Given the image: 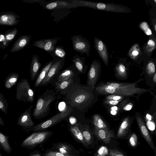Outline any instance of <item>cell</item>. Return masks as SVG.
Here are the masks:
<instances>
[{
	"mask_svg": "<svg viewBox=\"0 0 156 156\" xmlns=\"http://www.w3.org/2000/svg\"><path fill=\"white\" fill-rule=\"evenodd\" d=\"M63 96V100L67 105L83 112H86L94 98L93 90L81 83L74 85Z\"/></svg>",
	"mask_w": 156,
	"mask_h": 156,
	"instance_id": "6da1fadb",
	"label": "cell"
},
{
	"mask_svg": "<svg viewBox=\"0 0 156 156\" xmlns=\"http://www.w3.org/2000/svg\"><path fill=\"white\" fill-rule=\"evenodd\" d=\"M140 78L133 83L107 82L101 83L95 87V91L101 95L115 94L123 97H134L149 91L147 89L138 87L137 83L142 80Z\"/></svg>",
	"mask_w": 156,
	"mask_h": 156,
	"instance_id": "7a4b0ae2",
	"label": "cell"
},
{
	"mask_svg": "<svg viewBox=\"0 0 156 156\" xmlns=\"http://www.w3.org/2000/svg\"><path fill=\"white\" fill-rule=\"evenodd\" d=\"M56 98L54 90L51 89H47L37 99L33 112V117L35 119H40L48 115L49 114L50 104Z\"/></svg>",
	"mask_w": 156,
	"mask_h": 156,
	"instance_id": "3957f363",
	"label": "cell"
},
{
	"mask_svg": "<svg viewBox=\"0 0 156 156\" xmlns=\"http://www.w3.org/2000/svg\"><path fill=\"white\" fill-rule=\"evenodd\" d=\"M73 8L85 7L105 11L119 13H129L130 9L121 5L114 3H107L85 0H71Z\"/></svg>",
	"mask_w": 156,
	"mask_h": 156,
	"instance_id": "277c9868",
	"label": "cell"
},
{
	"mask_svg": "<svg viewBox=\"0 0 156 156\" xmlns=\"http://www.w3.org/2000/svg\"><path fill=\"white\" fill-rule=\"evenodd\" d=\"M73 110L72 108L67 105L65 109L61 112L48 119L35 125L29 129L28 132L30 131L36 132L45 130L67 118Z\"/></svg>",
	"mask_w": 156,
	"mask_h": 156,
	"instance_id": "5b68a950",
	"label": "cell"
},
{
	"mask_svg": "<svg viewBox=\"0 0 156 156\" xmlns=\"http://www.w3.org/2000/svg\"><path fill=\"white\" fill-rule=\"evenodd\" d=\"M52 133V131L49 130L34 132L22 142L21 146L26 149H33L38 145L46 141Z\"/></svg>",
	"mask_w": 156,
	"mask_h": 156,
	"instance_id": "8992f818",
	"label": "cell"
},
{
	"mask_svg": "<svg viewBox=\"0 0 156 156\" xmlns=\"http://www.w3.org/2000/svg\"><path fill=\"white\" fill-rule=\"evenodd\" d=\"M34 92L31 88L27 79H22L17 84L16 99L19 101L32 103L34 101Z\"/></svg>",
	"mask_w": 156,
	"mask_h": 156,
	"instance_id": "52a82bcc",
	"label": "cell"
},
{
	"mask_svg": "<svg viewBox=\"0 0 156 156\" xmlns=\"http://www.w3.org/2000/svg\"><path fill=\"white\" fill-rule=\"evenodd\" d=\"M65 64V58L58 57L53 59V62L47 74L39 87L52 84L55 77L63 68Z\"/></svg>",
	"mask_w": 156,
	"mask_h": 156,
	"instance_id": "ba28073f",
	"label": "cell"
},
{
	"mask_svg": "<svg viewBox=\"0 0 156 156\" xmlns=\"http://www.w3.org/2000/svg\"><path fill=\"white\" fill-rule=\"evenodd\" d=\"M101 69L100 63L97 60H94L90 65L87 73V79L86 85L92 90L95 89Z\"/></svg>",
	"mask_w": 156,
	"mask_h": 156,
	"instance_id": "9c48e42d",
	"label": "cell"
},
{
	"mask_svg": "<svg viewBox=\"0 0 156 156\" xmlns=\"http://www.w3.org/2000/svg\"><path fill=\"white\" fill-rule=\"evenodd\" d=\"M71 40L74 50L81 54H86L88 56L90 49L89 41L80 35L72 37Z\"/></svg>",
	"mask_w": 156,
	"mask_h": 156,
	"instance_id": "30bf717a",
	"label": "cell"
},
{
	"mask_svg": "<svg viewBox=\"0 0 156 156\" xmlns=\"http://www.w3.org/2000/svg\"><path fill=\"white\" fill-rule=\"evenodd\" d=\"M81 83L79 76L64 80L52 84L56 95L64 96L67 94L72 87L76 84Z\"/></svg>",
	"mask_w": 156,
	"mask_h": 156,
	"instance_id": "8fae6325",
	"label": "cell"
},
{
	"mask_svg": "<svg viewBox=\"0 0 156 156\" xmlns=\"http://www.w3.org/2000/svg\"><path fill=\"white\" fill-rule=\"evenodd\" d=\"M33 107V105H31L19 116L17 121V125L26 132H28L29 129L35 126L31 116Z\"/></svg>",
	"mask_w": 156,
	"mask_h": 156,
	"instance_id": "7c38bea8",
	"label": "cell"
},
{
	"mask_svg": "<svg viewBox=\"0 0 156 156\" xmlns=\"http://www.w3.org/2000/svg\"><path fill=\"white\" fill-rule=\"evenodd\" d=\"M62 38L41 39L36 41L33 43V45L42 49L49 53L51 55L53 53L55 45L58 41Z\"/></svg>",
	"mask_w": 156,
	"mask_h": 156,
	"instance_id": "4fadbf2b",
	"label": "cell"
},
{
	"mask_svg": "<svg viewBox=\"0 0 156 156\" xmlns=\"http://www.w3.org/2000/svg\"><path fill=\"white\" fill-rule=\"evenodd\" d=\"M79 73L72 65L60 71L55 78L52 84L64 80L79 77Z\"/></svg>",
	"mask_w": 156,
	"mask_h": 156,
	"instance_id": "5bb4252c",
	"label": "cell"
},
{
	"mask_svg": "<svg viewBox=\"0 0 156 156\" xmlns=\"http://www.w3.org/2000/svg\"><path fill=\"white\" fill-rule=\"evenodd\" d=\"M94 47L100 57L106 66L108 63V56L107 47L103 41L95 37L94 39Z\"/></svg>",
	"mask_w": 156,
	"mask_h": 156,
	"instance_id": "9a60e30c",
	"label": "cell"
},
{
	"mask_svg": "<svg viewBox=\"0 0 156 156\" xmlns=\"http://www.w3.org/2000/svg\"><path fill=\"white\" fill-rule=\"evenodd\" d=\"M136 118L139 127L144 138L151 147L155 151V146L143 120L139 115L136 114Z\"/></svg>",
	"mask_w": 156,
	"mask_h": 156,
	"instance_id": "2e32d148",
	"label": "cell"
},
{
	"mask_svg": "<svg viewBox=\"0 0 156 156\" xmlns=\"http://www.w3.org/2000/svg\"><path fill=\"white\" fill-rule=\"evenodd\" d=\"M68 126L69 131L75 139L77 142L81 143L84 146L87 147L88 145L83 137L80 127L79 123L73 124L69 123Z\"/></svg>",
	"mask_w": 156,
	"mask_h": 156,
	"instance_id": "e0dca14e",
	"label": "cell"
},
{
	"mask_svg": "<svg viewBox=\"0 0 156 156\" xmlns=\"http://www.w3.org/2000/svg\"><path fill=\"white\" fill-rule=\"evenodd\" d=\"M94 133L99 140L106 144L109 143L111 138L114 137L113 132L108 127L100 129H94Z\"/></svg>",
	"mask_w": 156,
	"mask_h": 156,
	"instance_id": "ac0fdd59",
	"label": "cell"
},
{
	"mask_svg": "<svg viewBox=\"0 0 156 156\" xmlns=\"http://www.w3.org/2000/svg\"><path fill=\"white\" fill-rule=\"evenodd\" d=\"M50 150L57 151L63 154H76V151L74 147L71 145L64 142L53 144Z\"/></svg>",
	"mask_w": 156,
	"mask_h": 156,
	"instance_id": "d6986e66",
	"label": "cell"
},
{
	"mask_svg": "<svg viewBox=\"0 0 156 156\" xmlns=\"http://www.w3.org/2000/svg\"><path fill=\"white\" fill-rule=\"evenodd\" d=\"M43 7L44 9L50 10L67 8H73L71 1H55L48 3Z\"/></svg>",
	"mask_w": 156,
	"mask_h": 156,
	"instance_id": "ffe728a7",
	"label": "cell"
},
{
	"mask_svg": "<svg viewBox=\"0 0 156 156\" xmlns=\"http://www.w3.org/2000/svg\"><path fill=\"white\" fill-rule=\"evenodd\" d=\"M31 38V36L28 35H24L20 36L14 44L11 52L18 51L23 49L28 44Z\"/></svg>",
	"mask_w": 156,
	"mask_h": 156,
	"instance_id": "44dd1931",
	"label": "cell"
},
{
	"mask_svg": "<svg viewBox=\"0 0 156 156\" xmlns=\"http://www.w3.org/2000/svg\"><path fill=\"white\" fill-rule=\"evenodd\" d=\"M19 20H17V16L12 13L0 14V25L14 26L17 24Z\"/></svg>",
	"mask_w": 156,
	"mask_h": 156,
	"instance_id": "7402d4cb",
	"label": "cell"
},
{
	"mask_svg": "<svg viewBox=\"0 0 156 156\" xmlns=\"http://www.w3.org/2000/svg\"><path fill=\"white\" fill-rule=\"evenodd\" d=\"M41 67V64L39 61L37 55H33L30 69L31 80L34 81Z\"/></svg>",
	"mask_w": 156,
	"mask_h": 156,
	"instance_id": "603a6c76",
	"label": "cell"
},
{
	"mask_svg": "<svg viewBox=\"0 0 156 156\" xmlns=\"http://www.w3.org/2000/svg\"><path fill=\"white\" fill-rule=\"evenodd\" d=\"M72 62V65L80 74L85 73L87 67L85 65V58L76 54L73 57Z\"/></svg>",
	"mask_w": 156,
	"mask_h": 156,
	"instance_id": "cb8c5ba5",
	"label": "cell"
},
{
	"mask_svg": "<svg viewBox=\"0 0 156 156\" xmlns=\"http://www.w3.org/2000/svg\"><path fill=\"white\" fill-rule=\"evenodd\" d=\"M53 62V60L46 63L38 73L34 83V87H39L40 85L45 77L48 71Z\"/></svg>",
	"mask_w": 156,
	"mask_h": 156,
	"instance_id": "d4e9b609",
	"label": "cell"
},
{
	"mask_svg": "<svg viewBox=\"0 0 156 156\" xmlns=\"http://www.w3.org/2000/svg\"><path fill=\"white\" fill-rule=\"evenodd\" d=\"M130 125V120L129 117H126L122 122L117 133L118 137H122L128 132Z\"/></svg>",
	"mask_w": 156,
	"mask_h": 156,
	"instance_id": "484cf974",
	"label": "cell"
},
{
	"mask_svg": "<svg viewBox=\"0 0 156 156\" xmlns=\"http://www.w3.org/2000/svg\"><path fill=\"white\" fill-rule=\"evenodd\" d=\"M80 129L86 142L88 145L91 144L93 142V137L91 132L87 125H83L79 123Z\"/></svg>",
	"mask_w": 156,
	"mask_h": 156,
	"instance_id": "4316f807",
	"label": "cell"
},
{
	"mask_svg": "<svg viewBox=\"0 0 156 156\" xmlns=\"http://www.w3.org/2000/svg\"><path fill=\"white\" fill-rule=\"evenodd\" d=\"M19 77L18 74L13 73L9 74L5 78L4 81L5 87L7 89L11 88L17 81Z\"/></svg>",
	"mask_w": 156,
	"mask_h": 156,
	"instance_id": "83f0119b",
	"label": "cell"
},
{
	"mask_svg": "<svg viewBox=\"0 0 156 156\" xmlns=\"http://www.w3.org/2000/svg\"><path fill=\"white\" fill-rule=\"evenodd\" d=\"M8 136L0 131V144L4 151L8 153H10L12 149L9 142Z\"/></svg>",
	"mask_w": 156,
	"mask_h": 156,
	"instance_id": "f1b7e54d",
	"label": "cell"
},
{
	"mask_svg": "<svg viewBox=\"0 0 156 156\" xmlns=\"http://www.w3.org/2000/svg\"><path fill=\"white\" fill-rule=\"evenodd\" d=\"M93 122L94 129H100L108 127L102 118L98 114H94L93 116Z\"/></svg>",
	"mask_w": 156,
	"mask_h": 156,
	"instance_id": "f546056e",
	"label": "cell"
},
{
	"mask_svg": "<svg viewBox=\"0 0 156 156\" xmlns=\"http://www.w3.org/2000/svg\"><path fill=\"white\" fill-rule=\"evenodd\" d=\"M18 33V30L16 28L6 31L4 35L3 44L5 45H7L13 39Z\"/></svg>",
	"mask_w": 156,
	"mask_h": 156,
	"instance_id": "4dcf8cb0",
	"label": "cell"
},
{
	"mask_svg": "<svg viewBox=\"0 0 156 156\" xmlns=\"http://www.w3.org/2000/svg\"><path fill=\"white\" fill-rule=\"evenodd\" d=\"M140 52V49L138 44L135 43L130 48L128 55L131 59H135L139 55Z\"/></svg>",
	"mask_w": 156,
	"mask_h": 156,
	"instance_id": "1f68e13d",
	"label": "cell"
},
{
	"mask_svg": "<svg viewBox=\"0 0 156 156\" xmlns=\"http://www.w3.org/2000/svg\"><path fill=\"white\" fill-rule=\"evenodd\" d=\"M66 53L62 46H55L54 50L51 56L54 58L57 57L64 58Z\"/></svg>",
	"mask_w": 156,
	"mask_h": 156,
	"instance_id": "d6a6232c",
	"label": "cell"
},
{
	"mask_svg": "<svg viewBox=\"0 0 156 156\" xmlns=\"http://www.w3.org/2000/svg\"><path fill=\"white\" fill-rule=\"evenodd\" d=\"M117 76L124 78L127 76V72L124 65L122 63L118 64L115 68Z\"/></svg>",
	"mask_w": 156,
	"mask_h": 156,
	"instance_id": "836d02e7",
	"label": "cell"
},
{
	"mask_svg": "<svg viewBox=\"0 0 156 156\" xmlns=\"http://www.w3.org/2000/svg\"><path fill=\"white\" fill-rule=\"evenodd\" d=\"M8 106L7 100L4 95L0 93V110L5 114H7Z\"/></svg>",
	"mask_w": 156,
	"mask_h": 156,
	"instance_id": "e575fe53",
	"label": "cell"
},
{
	"mask_svg": "<svg viewBox=\"0 0 156 156\" xmlns=\"http://www.w3.org/2000/svg\"><path fill=\"white\" fill-rule=\"evenodd\" d=\"M42 156H80L77 154H66L52 150H48L42 154Z\"/></svg>",
	"mask_w": 156,
	"mask_h": 156,
	"instance_id": "d590c367",
	"label": "cell"
},
{
	"mask_svg": "<svg viewBox=\"0 0 156 156\" xmlns=\"http://www.w3.org/2000/svg\"><path fill=\"white\" fill-rule=\"evenodd\" d=\"M139 26L140 28L143 31L146 35L151 36L152 35V30L147 22H142L140 23Z\"/></svg>",
	"mask_w": 156,
	"mask_h": 156,
	"instance_id": "8d00e7d4",
	"label": "cell"
},
{
	"mask_svg": "<svg viewBox=\"0 0 156 156\" xmlns=\"http://www.w3.org/2000/svg\"><path fill=\"white\" fill-rule=\"evenodd\" d=\"M146 71L147 74L150 76L153 75L155 73V66L154 62H149L146 66Z\"/></svg>",
	"mask_w": 156,
	"mask_h": 156,
	"instance_id": "74e56055",
	"label": "cell"
},
{
	"mask_svg": "<svg viewBox=\"0 0 156 156\" xmlns=\"http://www.w3.org/2000/svg\"><path fill=\"white\" fill-rule=\"evenodd\" d=\"M156 43L155 41L152 39H149L147 44L145 50L148 53L152 52L156 48Z\"/></svg>",
	"mask_w": 156,
	"mask_h": 156,
	"instance_id": "f35d334b",
	"label": "cell"
},
{
	"mask_svg": "<svg viewBox=\"0 0 156 156\" xmlns=\"http://www.w3.org/2000/svg\"><path fill=\"white\" fill-rule=\"evenodd\" d=\"M129 140V144L132 147H135L137 145V142L136 135L135 133H133L130 136Z\"/></svg>",
	"mask_w": 156,
	"mask_h": 156,
	"instance_id": "ab89813d",
	"label": "cell"
},
{
	"mask_svg": "<svg viewBox=\"0 0 156 156\" xmlns=\"http://www.w3.org/2000/svg\"><path fill=\"white\" fill-rule=\"evenodd\" d=\"M124 97L115 94H110L107 96L105 98V100H122L123 98Z\"/></svg>",
	"mask_w": 156,
	"mask_h": 156,
	"instance_id": "60d3db41",
	"label": "cell"
},
{
	"mask_svg": "<svg viewBox=\"0 0 156 156\" xmlns=\"http://www.w3.org/2000/svg\"><path fill=\"white\" fill-rule=\"evenodd\" d=\"M109 154L111 156H125L121 152L114 149H109Z\"/></svg>",
	"mask_w": 156,
	"mask_h": 156,
	"instance_id": "b9f144b4",
	"label": "cell"
},
{
	"mask_svg": "<svg viewBox=\"0 0 156 156\" xmlns=\"http://www.w3.org/2000/svg\"><path fill=\"white\" fill-rule=\"evenodd\" d=\"M122 100L115 101L112 100H105L104 103L105 104L110 105H115L118 104L120 101Z\"/></svg>",
	"mask_w": 156,
	"mask_h": 156,
	"instance_id": "7bdbcfd3",
	"label": "cell"
},
{
	"mask_svg": "<svg viewBox=\"0 0 156 156\" xmlns=\"http://www.w3.org/2000/svg\"><path fill=\"white\" fill-rule=\"evenodd\" d=\"M133 106V104L131 103H129L124 106L123 108V109L125 111H129L131 109Z\"/></svg>",
	"mask_w": 156,
	"mask_h": 156,
	"instance_id": "ee69618b",
	"label": "cell"
},
{
	"mask_svg": "<svg viewBox=\"0 0 156 156\" xmlns=\"http://www.w3.org/2000/svg\"><path fill=\"white\" fill-rule=\"evenodd\" d=\"M42 154L38 151H34L29 155V156H42Z\"/></svg>",
	"mask_w": 156,
	"mask_h": 156,
	"instance_id": "f6af8a7d",
	"label": "cell"
},
{
	"mask_svg": "<svg viewBox=\"0 0 156 156\" xmlns=\"http://www.w3.org/2000/svg\"><path fill=\"white\" fill-rule=\"evenodd\" d=\"M24 2L27 3H42L43 2L45 1V0H26L24 1Z\"/></svg>",
	"mask_w": 156,
	"mask_h": 156,
	"instance_id": "bcb514c9",
	"label": "cell"
},
{
	"mask_svg": "<svg viewBox=\"0 0 156 156\" xmlns=\"http://www.w3.org/2000/svg\"><path fill=\"white\" fill-rule=\"evenodd\" d=\"M0 125L1 126H4L5 125V124L4 122V121L2 118L0 116Z\"/></svg>",
	"mask_w": 156,
	"mask_h": 156,
	"instance_id": "7dc6e473",
	"label": "cell"
},
{
	"mask_svg": "<svg viewBox=\"0 0 156 156\" xmlns=\"http://www.w3.org/2000/svg\"><path fill=\"white\" fill-rule=\"evenodd\" d=\"M153 80L155 83H156V73H155L153 78Z\"/></svg>",
	"mask_w": 156,
	"mask_h": 156,
	"instance_id": "c3c4849f",
	"label": "cell"
},
{
	"mask_svg": "<svg viewBox=\"0 0 156 156\" xmlns=\"http://www.w3.org/2000/svg\"><path fill=\"white\" fill-rule=\"evenodd\" d=\"M155 21L154 23L153 24L155 32L156 31V24L155 23Z\"/></svg>",
	"mask_w": 156,
	"mask_h": 156,
	"instance_id": "681fc988",
	"label": "cell"
},
{
	"mask_svg": "<svg viewBox=\"0 0 156 156\" xmlns=\"http://www.w3.org/2000/svg\"><path fill=\"white\" fill-rule=\"evenodd\" d=\"M111 113L112 115H115L116 113V112L115 110H113L112 111Z\"/></svg>",
	"mask_w": 156,
	"mask_h": 156,
	"instance_id": "f907efd6",
	"label": "cell"
},
{
	"mask_svg": "<svg viewBox=\"0 0 156 156\" xmlns=\"http://www.w3.org/2000/svg\"><path fill=\"white\" fill-rule=\"evenodd\" d=\"M0 147H1V145H0ZM0 156H3L2 154H1V152H0Z\"/></svg>",
	"mask_w": 156,
	"mask_h": 156,
	"instance_id": "816d5d0a",
	"label": "cell"
},
{
	"mask_svg": "<svg viewBox=\"0 0 156 156\" xmlns=\"http://www.w3.org/2000/svg\"><path fill=\"white\" fill-rule=\"evenodd\" d=\"M154 2L155 3H156V0H154Z\"/></svg>",
	"mask_w": 156,
	"mask_h": 156,
	"instance_id": "f5cc1de1",
	"label": "cell"
},
{
	"mask_svg": "<svg viewBox=\"0 0 156 156\" xmlns=\"http://www.w3.org/2000/svg\"><path fill=\"white\" fill-rule=\"evenodd\" d=\"M98 156H100V155H98Z\"/></svg>",
	"mask_w": 156,
	"mask_h": 156,
	"instance_id": "db71d44e",
	"label": "cell"
}]
</instances>
